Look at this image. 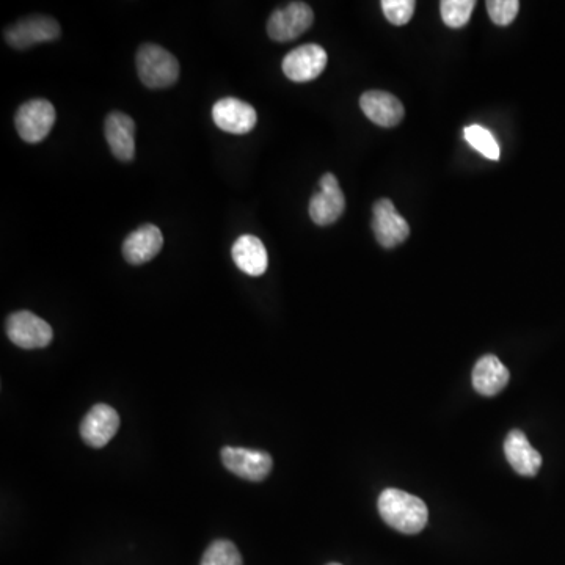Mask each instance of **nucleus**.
I'll return each instance as SVG.
<instances>
[{"label": "nucleus", "mask_w": 565, "mask_h": 565, "mask_svg": "<svg viewBox=\"0 0 565 565\" xmlns=\"http://www.w3.org/2000/svg\"><path fill=\"white\" fill-rule=\"evenodd\" d=\"M201 565H244L241 553L230 540H216L205 551Z\"/></svg>", "instance_id": "aec40b11"}, {"label": "nucleus", "mask_w": 565, "mask_h": 565, "mask_svg": "<svg viewBox=\"0 0 565 565\" xmlns=\"http://www.w3.org/2000/svg\"><path fill=\"white\" fill-rule=\"evenodd\" d=\"M222 462L226 470L253 482L264 481L274 467V460L269 452L233 446H225L222 449Z\"/></svg>", "instance_id": "0eeeda50"}, {"label": "nucleus", "mask_w": 565, "mask_h": 565, "mask_svg": "<svg viewBox=\"0 0 565 565\" xmlns=\"http://www.w3.org/2000/svg\"><path fill=\"white\" fill-rule=\"evenodd\" d=\"M360 107L372 123L379 124L382 128L398 126L404 118V106L391 93L379 92V90L363 93Z\"/></svg>", "instance_id": "2eb2a0df"}, {"label": "nucleus", "mask_w": 565, "mask_h": 565, "mask_svg": "<svg viewBox=\"0 0 565 565\" xmlns=\"http://www.w3.org/2000/svg\"><path fill=\"white\" fill-rule=\"evenodd\" d=\"M319 186L321 192L314 195L310 201V217L316 225H332L343 216L346 198L339 187L338 179L332 173L322 176Z\"/></svg>", "instance_id": "9d476101"}, {"label": "nucleus", "mask_w": 565, "mask_h": 565, "mask_svg": "<svg viewBox=\"0 0 565 565\" xmlns=\"http://www.w3.org/2000/svg\"><path fill=\"white\" fill-rule=\"evenodd\" d=\"M463 135H465V140L473 146L474 150L479 151L482 156L487 157L490 161H498L500 159V145H498L489 129L482 128L479 124H473V126L465 128Z\"/></svg>", "instance_id": "6ab92c4d"}, {"label": "nucleus", "mask_w": 565, "mask_h": 565, "mask_svg": "<svg viewBox=\"0 0 565 565\" xmlns=\"http://www.w3.org/2000/svg\"><path fill=\"white\" fill-rule=\"evenodd\" d=\"M504 454L507 462L520 476L533 478L542 467V456L531 446L528 437L522 431H512L504 442Z\"/></svg>", "instance_id": "f3484780"}, {"label": "nucleus", "mask_w": 565, "mask_h": 565, "mask_svg": "<svg viewBox=\"0 0 565 565\" xmlns=\"http://www.w3.org/2000/svg\"><path fill=\"white\" fill-rule=\"evenodd\" d=\"M329 565H341V564H338V562H332V564Z\"/></svg>", "instance_id": "b1692460"}, {"label": "nucleus", "mask_w": 565, "mask_h": 565, "mask_svg": "<svg viewBox=\"0 0 565 565\" xmlns=\"http://www.w3.org/2000/svg\"><path fill=\"white\" fill-rule=\"evenodd\" d=\"M5 330L11 343L22 349H43L51 344L54 336L51 325L30 311L10 314Z\"/></svg>", "instance_id": "39448f33"}, {"label": "nucleus", "mask_w": 565, "mask_h": 565, "mask_svg": "<svg viewBox=\"0 0 565 565\" xmlns=\"http://www.w3.org/2000/svg\"><path fill=\"white\" fill-rule=\"evenodd\" d=\"M379 512L383 522L404 534L421 533L429 520L426 503L418 496L398 489L380 493Z\"/></svg>", "instance_id": "f257e3e1"}, {"label": "nucleus", "mask_w": 565, "mask_h": 565, "mask_svg": "<svg viewBox=\"0 0 565 565\" xmlns=\"http://www.w3.org/2000/svg\"><path fill=\"white\" fill-rule=\"evenodd\" d=\"M509 379H511V372L495 355H485L479 358L471 374L474 390L485 398H492L503 391Z\"/></svg>", "instance_id": "dca6fc26"}, {"label": "nucleus", "mask_w": 565, "mask_h": 565, "mask_svg": "<svg viewBox=\"0 0 565 565\" xmlns=\"http://www.w3.org/2000/svg\"><path fill=\"white\" fill-rule=\"evenodd\" d=\"M372 231L383 248H393L407 241L410 226L407 220L396 211L393 201L382 198L372 208Z\"/></svg>", "instance_id": "1a4fd4ad"}, {"label": "nucleus", "mask_w": 565, "mask_h": 565, "mask_svg": "<svg viewBox=\"0 0 565 565\" xmlns=\"http://www.w3.org/2000/svg\"><path fill=\"white\" fill-rule=\"evenodd\" d=\"M55 118L57 113L48 99H32L16 112V131L24 142L40 143L54 128Z\"/></svg>", "instance_id": "7ed1b4c3"}, {"label": "nucleus", "mask_w": 565, "mask_h": 565, "mask_svg": "<svg viewBox=\"0 0 565 565\" xmlns=\"http://www.w3.org/2000/svg\"><path fill=\"white\" fill-rule=\"evenodd\" d=\"M476 2L474 0H443L440 4L443 22L452 29H460L470 21Z\"/></svg>", "instance_id": "412c9836"}, {"label": "nucleus", "mask_w": 565, "mask_h": 565, "mask_svg": "<svg viewBox=\"0 0 565 565\" xmlns=\"http://www.w3.org/2000/svg\"><path fill=\"white\" fill-rule=\"evenodd\" d=\"M234 264L250 277H261L266 274L269 256L266 247L259 237L244 234L234 242L231 248Z\"/></svg>", "instance_id": "a211bd4d"}, {"label": "nucleus", "mask_w": 565, "mask_h": 565, "mask_svg": "<svg viewBox=\"0 0 565 565\" xmlns=\"http://www.w3.org/2000/svg\"><path fill=\"white\" fill-rule=\"evenodd\" d=\"M164 245V236L156 225L146 223L132 231L123 242V256L132 266L150 263Z\"/></svg>", "instance_id": "ddd939ff"}, {"label": "nucleus", "mask_w": 565, "mask_h": 565, "mask_svg": "<svg viewBox=\"0 0 565 565\" xmlns=\"http://www.w3.org/2000/svg\"><path fill=\"white\" fill-rule=\"evenodd\" d=\"M120 416L110 405L92 407L81 423V437L92 448H104L117 435Z\"/></svg>", "instance_id": "f8f14e48"}, {"label": "nucleus", "mask_w": 565, "mask_h": 565, "mask_svg": "<svg viewBox=\"0 0 565 565\" xmlns=\"http://www.w3.org/2000/svg\"><path fill=\"white\" fill-rule=\"evenodd\" d=\"M135 63L140 81L145 87L157 90L172 87L178 81V60L159 44L146 43L140 46Z\"/></svg>", "instance_id": "f03ea898"}, {"label": "nucleus", "mask_w": 565, "mask_h": 565, "mask_svg": "<svg viewBox=\"0 0 565 565\" xmlns=\"http://www.w3.org/2000/svg\"><path fill=\"white\" fill-rule=\"evenodd\" d=\"M60 32L59 22L55 19L49 16H29L7 27L4 38L11 48L29 49L35 44L57 40Z\"/></svg>", "instance_id": "423d86ee"}, {"label": "nucleus", "mask_w": 565, "mask_h": 565, "mask_svg": "<svg viewBox=\"0 0 565 565\" xmlns=\"http://www.w3.org/2000/svg\"><path fill=\"white\" fill-rule=\"evenodd\" d=\"M518 10H520L518 0H489L487 2L490 19L498 26L512 24L514 19L517 18Z\"/></svg>", "instance_id": "4be33fe9"}, {"label": "nucleus", "mask_w": 565, "mask_h": 565, "mask_svg": "<svg viewBox=\"0 0 565 565\" xmlns=\"http://www.w3.org/2000/svg\"><path fill=\"white\" fill-rule=\"evenodd\" d=\"M107 145L118 161L129 162L135 156V123L123 112H112L104 123Z\"/></svg>", "instance_id": "4468645a"}, {"label": "nucleus", "mask_w": 565, "mask_h": 565, "mask_svg": "<svg viewBox=\"0 0 565 565\" xmlns=\"http://www.w3.org/2000/svg\"><path fill=\"white\" fill-rule=\"evenodd\" d=\"M314 13L310 5L292 2L277 8L267 21V35L278 43L296 40L313 26Z\"/></svg>", "instance_id": "20e7f679"}, {"label": "nucleus", "mask_w": 565, "mask_h": 565, "mask_svg": "<svg viewBox=\"0 0 565 565\" xmlns=\"http://www.w3.org/2000/svg\"><path fill=\"white\" fill-rule=\"evenodd\" d=\"M327 66V52L319 44H303L289 52L281 63L283 73L292 82H310L318 79Z\"/></svg>", "instance_id": "6e6552de"}, {"label": "nucleus", "mask_w": 565, "mask_h": 565, "mask_svg": "<svg viewBox=\"0 0 565 565\" xmlns=\"http://www.w3.org/2000/svg\"><path fill=\"white\" fill-rule=\"evenodd\" d=\"M212 120L228 134H248L256 126L258 115L248 103L237 98H223L212 107Z\"/></svg>", "instance_id": "9b49d317"}, {"label": "nucleus", "mask_w": 565, "mask_h": 565, "mask_svg": "<svg viewBox=\"0 0 565 565\" xmlns=\"http://www.w3.org/2000/svg\"><path fill=\"white\" fill-rule=\"evenodd\" d=\"M416 4L413 0H383L382 10L394 26H404L412 19Z\"/></svg>", "instance_id": "5701e85b"}]
</instances>
